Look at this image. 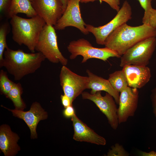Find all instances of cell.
Masks as SVG:
<instances>
[{
	"label": "cell",
	"instance_id": "obj_13",
	"mask_svg": "<svg viewBox=\"0 0 156 156\" xmlns=\"http://www.w3.org/2000/svg\"><path fill=\"white\" fill-rule=\"evenodd\" d=\"M2 106L12 112L14 116L25 121L30 130L31 139L37 138L36 129L38 124L40 121L45 120L48 117L47 113L40 103L37 102H34L29 110L27 112L16 109H11Z\"/></svg>",
	"mask_w": 156,
	"mask_h": 156
},
{
	"label": "cell",
	"instance_id": "obj_2",
	"mask_svg": "<svg viewBox=\"0 0 156 156\" xmlns=\"http://www.w3.org/2000/svg\"><path fill=\"white\" fill-rule=\"evenodd\" d=\"M46 59L41 53H26L21 49L13 50L8 47L3 53L0 67L5 68L15 81H19L25 76L34 73L40 68Z\"/></svg>",
	"mask_w": 156,
	"mask_h": 156
},
{
	"label": "cell",
	"instance_id": "obj_33",
	"mask_svg": "<svg viewBox=\"0 0 156 156\" xmlns=\"http://www.w3.org/2000/svg\"><path fill=\"white\" fill-rule=\"evenodd\" d=\"M31 2L33 0H30Z\"/></svg>",
	"mask_w": 156,
	"mask_h": 156
},
{
	"label": "cell",
	"instance_id": "obj_27",
	"mask_svg": "<svg viewBox=\"0 0 156 156\" xmlns=\"http://www.w3.org/2000/svg\"><path fill=\"white\" fill-rule=\"evenodd\" d=\"M144 10V16H146L153 8L151 6L152 0H137Z\"/></svg>",
	"mask_w": 156,
	"mask_h": 156
},
{
	"label": "cell",
	"instance_id": "obj_5",
	"mask_svg": "<svg viewBox=\"0 0 156 156\" xmlns=\"http://www.w3.org/2000/svg\"><path fill=\"white\" fill-rule=\"evenodd\" d=\"M67 49L70 53L69 57L70 60L81 55L83 57L82 63L86 62L91 58L97 59L105 62L110 57L120 58L121 57L115 51L107 47H94L88 41L83 38L71 41Z\"/></svg>",
	"mask_w": 156,
	"mask_h": 156
},
{
	"label": "cell",
	"instance_id": "obj_24",
	"mask_svg": "<svg viewBox=\"0 0 156 156\" xmlns=\"http://www.w3.org/2000/svg\"><path fill=\"white\" fill-rule=\"evenodd\" d=\"M142 20L143 24L156 28V9L152 8L146 16H143Z\"/></svg>",
	"mask_w": 156,
	"mask_h": 156
},
{
	"label": "cell",
	"instance_id": "obj_31",
	"mask_svg": "<svg viewBox=\"0 0 156 156\" xmlns=\"http://www.w3.org/2000/svg\"><path fill=\"white\" fill-rule=\"evenodd\" d=\"M140 155L143 156H156V152L151 151L149 152L141 151L140 153Z\"/></svg>",
	"mask_w": 156,
	"mask_h": 156
},
{
	"label": "cell",
	"instance_id": "obj_15",
	"mask_svg": "<svg viewBox=\"0 0 156 156\" xmlns=\"http://www.w3.org/2000/svg\"><path fill=\"white\" fill-rule=\"evenodd\" d=\"M122 68V70L126 77L128 86L140 89L150 81L151 72L150 68L147 66L129 65Z\"/></svg>",
	"mask_w": 156,
	"mask_h": 156
},
{
	"label": "cell",
	"instance_id": "obj_4",
	"mask_svg": "<svg viewBox=\"0 0 156 156\" xmlns=\"http://www.w3.org/2000/svg\"><path fill=\"white\" fill-rule=\"evenodd\" d=\"M35 50L41 53L46 59L53 63H60L63 66L68 63L58 47L57 38L54 26L46 24L40 35Z\"/></svg>",
	"mask_w": 156,
	"mask_h": 156
},
{
	"label": "cell",
	"instance_id": "obj_11",
	"mask_svg": "<svg viewBox=\"0 0 156 156\" xmlns=\"http://www.w3.org/2000/svg\"><path fill=\"white\" fill-rule=\"evenodd\" d=\"M32 5L37 15L47 24L54 26L64 12L61 0H33Z\"/></svg>",
	"mask_w": 156,
	"mask_h": 156
},
{
	"label": "cell",
	"instance_id": "obj_8",
	"mask_svg": "<svg viewBox=\"0 0 156 156\" xmlns=\"http://www.w3.org/2000/svg\"><path fill=\"white\" fill-rule=\"evenodd\" d=\"M59 78L64 93L69 98L72 105L76 98L88 89L89 77L77 75L66 66L62 67Z\"/></svg>",
	"mask_w": 156,
	"mask_h": 156
},
{
	"label": "cell",
	"instance_id": "obj_1",
	"mask_svg": "<svg viewBox=\"0 0 156 156\" xmlns=\"http://www.w3.org/2000/svg\"><path fill=\"white\" fill-rule=\"evenodd\" d=\"M153 37H156V28L144 24L133 27L125 23L109 35L105 40L104 45L121 56L136 43Z\"/></svg>",
	"mask_w": 156,
	"mask_h": 156
},
{
	"label": "cell",
	"instance_id": "obj_23",
	"mask_svg": "<svg viewBox=\"0 0 156 156\" xmlns=\"http://www.w3.org/2000/svg\"><path fill=\"white\" fill-rule=\"evenodd\" d=\"M129 155V153L125 150L122 145L116 143L109 151L107 156H127Z\"/></svg>",
	"mask_w": 156,
	"mask_h": 156
},
{
	"label": "cell",
	"instance_id": "obj_32",
	"mask_svg": "<svg viewBox=\"0 0 156 156\" xmlns=\"http://www.w3.org/2000/svg\"><path fill=\"white\" fill-rule=\"evenodd\" d=\"M61 0L62 1V2L63 4L64 9V11L66 9V7L67 6L69 0Z\"/></svg>",
	"mask_w": 156,
	"mask_h": 156
},
{
	"label": "cell",
	"instance_id": "obj_19",
	"mask_svg": "<svg viewBox=\"0 0 156 156\" xmlns=\"http://www.w3.org/2000/svg\"><path fill=\"white\" fill-rule=\"evenodd\" d=\"M108 80L113 88L119 93L128 86L126 77L122 70L110 74Z\"/></svg>",
	"mask_w": 156,
	"mask_h": 156
},
{
	"label": "cell",
	"instance_id": "obj_3",
	"mask_svg": "<svg viewBox=\"0 0 156 156\" xmlns=\"http://www.w3.org/2000/svg\"><path fill=\"white\" fill-rule=\"evenodd\" d=\"M10 19L13 40L19 45H25L32 53H34L40 34L46 24L45 21L38 15L29 18L15 15Z\"/></svg>",
	"mask_w": 156,
	"mask_h": 156
},
{
	"label": "cell",
	"instance_id": "obj_17",
	"mask_svg": "<svg viewBox=\"0 0 156 156\" xmlns=\"http://www.w3.org/2000/svg\"><path fill=\"white\" fill-rule=\"evenodd\" d=\"M86 73L89 79L88 89H91L90 93L93 94L99 91H105L112 95L116 104H118L120 94L112 87L108 79L99 76L87 69Z\"/></svg>",
	"mask_w": 156,
	"mask_h": 156
},
{
	"label": "cell",
	"instance_id": "obj_6",
	"mask_svg": "<svg viewBox=\"0 0 156 156\" xmlns=\"http://www.w3.org/2000/svg\"><path fill=\"white\" fill-rule=\"evenodd\" d=\"M156 47V37L141 41L128 49L120 57V66L133 65L147 66Z\"/></svg>",
	"mask_w": 156,
	"mask_h": 156
},
{
	"label": "cell",
	"instance_id": "obj_29",
	"mask_svg": "<svg viewBox=\"0 0 156 156\" xmlns=\"http://www.w3.org/2000/svg\"><path fill=\"white\" fill-rule=\"evenodd\" d=\"M151 97L152 103L153 113L156 117V88L152 90Z\"/></svg>",
	"mask_w": 156,
	"mask_h": 156
},
{
	"label": "cell",
	"instance_id": "obj_14",
	"mask_svg": "<svg viewBox=\"0 0 156 156\" xmlns=\"http://www.w3.org/2000/svg\"><path fill=\"white\" fill-rule=\"evenodd\" d=\"M71 120L74 131L73 138L74 140L98 145L106 144V141L105 139L96 133L83 123L75 114L71 118Z\"/></svg>",
	"mask_w": 156,
	"mask_h": 156
},
{
	"label": "cell",
	"instance_id": "obj_12",
	"mask_svg": "<svg viewBox=\"0 0 156 156\" xmlns=\"http://www.w3.org/2000/svg\"><path fill=\"white\" fill-rule=\"evenodd\" d=\"M139 98L138 89L128 86L120 92L117 115L119 124L126 122L134 116Z\"/></svg>",
	"mask_w": 156,
	"mask_h": 156
},
{
	"label": "cell",
	"instance_id": "obj_28",
	"mask_svg": "<svg viewBox=\"0 0 156 156\" xmlns=\"http://www.w3.org/2000/svg\"><path fill=\"white\" fill-rule=\"evenodd\" d=\"M75 114V109L73 105L65 108L63 111V115L67 118H71Z\"/></svg>",
	"mask_w": 156,
	"mask_h": 156
},
{
	"label": "cell",
	"instance_id": "obj_26",
	"mask_svg": "<svg viewBox=\"0 0 156 156\" xmlns=\"http://www.w3.org/2000/svg\"><path fill=\"white\" fill-rule=\"evenodd\" d=\"M12 0H0V12L6 16L10 7Z\"/></svg>",
	"mask_w": 156,
	"mask_h": 156
},
{
	"label": "cell",
	"instance_id": "obj_20",
	"mask_svg": "<svg viewBox=\"0 0 156 156\" xmlns=\"http://www.w3.org/2000/svg\"><path fill=\"white\" fill-rule=\"evenodd\" d=\"M22 92L23 88L21 83H15L6 96L12 101L16 109L23 110L25 105L21 97Z\"/></svg>",
	"mask_w": 156,
	"mask_h": 156
},
{
	"label": "cell",
	"instance_id": "obj_9",
	"mask_svg": "<svg viewBox=\"0 0 156 156\" xmlns=\"http://www.w3.org/2000/svg\"><path fill=\"white\" fill-rule=\"evenodd\" d=\"M83 99H88L93 102L100 110L106 117L111 127L116 130L119 123L116 102L113 97L107 92L104 96L101 94V91L97 92L92 94L87 92L81 94Z\"/></svg>",
	"mask_w": 156,
	"mask_h": 156
},
{
	"label": "cell",
	"instance_id": "obj_7",
	"mask_svg": "<svg viewBox=\"0 0 156 156\" xmlns=\"http://www.w3.org/2000/svg\"><path fill=\"white\" fill-rule=\"evenodd\" d=\"M132 14L131 6L128 2L125 1L116 16L109 23L98 27L86 24V27L89 33L94 35L97 44L104 45L105 41L109 35L117 28L130 20Z\"/></svg>",
	"mask_w": 156,
	"mask_h": 156
},
{
	"label": "cell",
	"instance_id": "obj_30",
	"mask_svg": "<svg viewBox=\"0 0 156 156\" xmlns=\"http://www.w3.org/2000/svg\"><path fill=\"white\" fill-rule=\"evenodd\" d=\"M62 103L64 108L70 105H72L69 98L64 94L60 96Z\"/></svg>",
	"mask_w": 156,
	"mask_h": 156
},
{
	"label": "cell",
	"instance_id": "obj_18",
	"mask_svg": "<svg viewBox=\"0 0 156 156\" xmlns=\"http://www.w3.org/2000/svg\"><path fill=\"white\" fill-rule=\"evenodd\" d=\"M25 14L28 17L32 18L37 15L30 0H12L11 5L6 16L10 19L18 13Z\"/></svg>",
	"mask_w": 156,
	"mask_h": 156
},
{
	"label": "cell",
	"instance_id": "obj_16",
	"mask_svg": "<svg viewBox=\"0 0 156 156\" xmlns=\"http://www.w3.org/2000/svg\"><path fill=\"white\" fill-rule=\"evenodd\" d=\"M19 137L13 132L8 125H3L0 127V149L5 156L15 155L20 151L17 144Z\"/></svg>",
	"mask_w": 156,
	"mask_h": 156
},
{
	"label": "cell",
	"instance_id": "obj_22",
	"mask_svg": "<svg viewBox=\"0 0 156 156\" xmlns=\"http://www.w3.org/2000/svg\"><path fill=\"white\" fill-rule=\"evenodd\" d=\"M15 83L10 79L6 72L3 70L0 71V89L1 92L6 96L13 86Z\"/></svg>",
	"mask_w": 156,
	"mask_h": 156
},
{
	"label": "cell",
	"instance_id": "obj_25",
	"mask_svg": "<svg viewBox=\"0 0 156 156\" xmlns=\"http://www.w3.org/2000/svg\"><path fill=\"white\" fill-rule=\"evenodd\" d=\"M81 3H87L89 2H93L95 1L99 0L103 1L107 3L110 7L117 12L120 9L119 5L120 0H79Z\"/></svg>",
	"mask_w": 156,
	"mask_h": 156
},
{
	"label": "cell",
	"instance_id": "obj_21",
	"mask_svg": "<svg viewBox=\"0 0 156 156\" xmlns=\"http://www.w3.org/2000/svg\"><path fill=\"white\" fill-rule=\"evenodd\" d=\"M10 25L7 21L1 23L0 24V63L3 60V53L5 50L8 47L7 44L6 38L11 29Z\"/></svg>",
	"mask_w": 156,
	"mask_h": 156
},
{
	"label": "cell",
	"instance_id": "obj_10",
	"mask_svg": "<svg viewBox=\"0 0 156 156\" xmlns=\"http://www.w3.org/2000/svg\"><path fill=\"white\" fill-rule=\"evenodd\" d=\"M79 0H69L62 15L54 27L55 30H60L68 27H73L79 29L83 34L89 33L87 30L86 24L81 16Z\"/></svg>",
	"mask_w": 156,
	"mask_h": 156
}]
</instances>
